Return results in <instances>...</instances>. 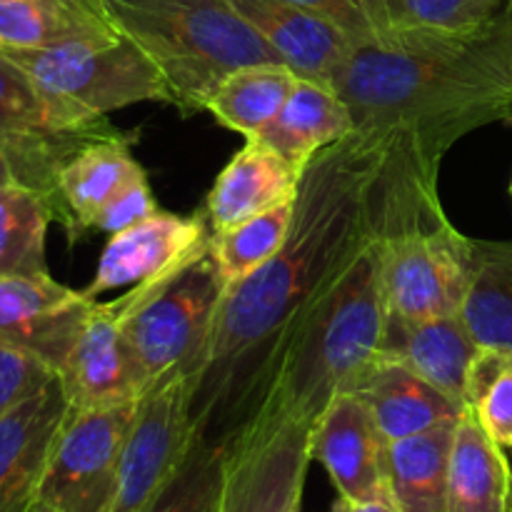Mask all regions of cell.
Masks as SVG:
<instances>
[{
    "mask_svg": "<svg viewBox=\"0 0 512 512\" xmlns=\"http://www.w3.org/2000/svg\"><path fill=\"white\" fill-rule=\"evenodd\" d=\"M140 400L68 410L40 478L38 503L53 512L105 510Z\"/></svg>",
    "mask_w": 512,
    "mask_h": 512,
    "instance_id": "cell-8",
    "label": "cell"
},
{
    "mask_svg": "<svg viewBox=\"0 0 512 512\" xmlns=\"http://www.w3.org/2000/svg\"><path fill=\"white\" fill-rule=\"evenodd\" d=\"M115 133H70L63 130L45 108L28 75L0 53V145L13 163L15 178L23 188L45 195L60 220L58 173L65 160L83 145Z\"/></svg>",
    "mask_w": 512,
    "mask_h": 512,
    "instance_id": "cell-10",
    "label": "cell"
},
{
    "mask_svg": "<svg viewBox=\"0 0 512 512\" xmlns=\"http://www.w3.org/2000/svg\"><path fill=\"white\" fill-rule=\"evenodd\" d=\"M223 293L225 285L208 248L188 268L145 280L113 300L150 385L173 373L198 378Z\"/></svg>",
    "mask_w": 512,
    "mask_h": 512,
    "instance_id": "cell-6",
    "label": "cell"
},
{
    "mask_svg": "<svg viewBox=\"0 0 512 512\" xmlns=\"http://www.w3.org/2000/svg\"><path fill=\"white\" fill-rule=\"evenodd\" d=\"M510 193H512V183H510Z\"/></svg>",
    "mask_w": 512,
    "mask_h": 512,
    "instance_id": "cell-39",
    "label": "cell"
},
{
    "mask_svg": "<svg viewBox=\"0 0 512 512\" xmlns=\"http://www.w3.org/2000/svg\"><path fill=\"white\" fill-rule=\"evenodd\" d=\"M120 35L158 68L170 105L205 110L235 68L280 60L228 0H100ZM283 63V60H280Z\"/></svg>",
    "mask_w": 512,
    "mask_h": 512,
    "instance_id": "cell-4",
    "label": "cell"
},
{
    "mask_svg": "<svg viewBox=\"0 0 512 512\" xmlns=\"http://www.w3.org/2000/svg\"><path fill=\"white\" fill-rule=\"evenodd\" d=\"M55 208L23 185L0 188V278L48 273L45 240Z\"/></svg>",
    "mask_w": 512,
    "mask_h": 512,
    "instance_id": "cell-27",
    "label": "cell"
},
{
    "mask_svg": "<svg viewBox=\"0 0 512 512\" xmlns=\"http://www.w3.org/2000/svg\"><path fill=\"white\" fill-rule=\"evenodd\" d=\"M465 405L478 418L485 433L512 450V353L480 348L473 358L465 388Z\"/></svg>",
    "mask_w": 512,
    "mask_h": 512,
    "instance_id": "cell-29",
    "label": "cell"
},
{
    "mask_svg": "<svg viewBox=\"0 0 512 512\" xmlns=\"http://www.w3.org/2000/svg\"><path fill=\"white\" fill-rule=\"evenodd\" d=\"M313 425L260 410L225 443L215 512H300Z\"/></svg>",
    "mask_w": 512,
    "mask_h": 512,
    "instance_id": "cell-7",
    "label": "cell"
},
{
    "mask_svg": "<svg viewBox=\"0 0 512 512\" xmlns=\"http://www.w3.org/2000/svg\"><path fill=\"white\" fill-rule=\"evenodd\" d=\"M93 303L50 273L0 278V340L38 355L58 375Z\"/></svg>",
    "mask_w": 512,
    "mask_h": 512,
    "instance_id": "cell-13",
    "label": "cell"
},
{
    "mask_svg": "<svg viewBox=\"0 0 512 512\" xmlns=\"http://www.w3.org/2000/svg\"><path fill=\"white\" fill-rule=\"evenodd\" d=\"M310 455L333 483L335 508L390 500L388 440L380 433L368 405L353 393H340L313 425Z\"/></svg>",
    "mask_w": 512,
    "mask_h": 512,
    "instance_id": "cell-11",
    "label": "cell"
},
{
    "mask_svg": "<svg viewBox=\"0 0 512 512\" xmlns=\"http://www.w3.org/2000/svg\"><path fill=\"white\" fill-rule=\"evenodd\" d=\"M225 445L195 440L183 468L150 512H215L223 485Z\"/></svg>",
    "mask_w": 512,
    "mask_h": 512,
    "instance_id": "cell-31",
    "label": "cell"
},
{
    "mask_svg": "<svg viewBox=\"0 0 512 512\" xmlns=\"http://www.w3.org/2000/svg\"><path fill=\"white\" fill-rule=\"evenodd\" d=\"M193 378L173 373L140 400L130 428L118 480L103 512H150L193 450Z\"/></svg>",
    "mask_w": 512,
    "mask_h": 512,
    "instance_id": "cell-9",
    "label": "cell"
},
{
    "mask_svg": "<svg viewBox=\"0 0 512 512\" xmlns=\"http://www.w3.org/2000/svg\"><path fill=\"white\" fill-rule=\"evenodd\" d=\"M68 410L55 375L0 420V512H23L38 500L40 478Z\"/></svg>",
    "mask_w": 512,
    "mask_h": 512,
    "instance_id": "cell-15",
    "label": "cell"
},
{
    "mask_svg": "<svg viewBox=\"0 0 512 512\" xmlns=\"http://www.w3.org/2000/svg\"><path fill=\"white\" fill-rule=\"evenodd\" d=\"M395 188L398 155L388 135L355 130L315 155L288 243L220 300L190 398L198 440L225 445L263 408L305 320L390 225Z\"/></svg>",
    "mask_w": 512,
    "mask_h": 512,
    "instance_id": "cell-1",
    "label": "cell"
},
{
    "mask_svg": "<svg viewBox=\"0 0 512 512\" xmlns=\"http://www.w3.org/2000/svg\"><path fill=\"white\" fill-rule=\"evenodd\" d=\"M70 408L135 403L153 385L140 368L113 300H95L80 338L58 370Z\"/></svg>",
    "mask_w": 512,
    "mask_h": 512,
    "instance_id": "cell-14",
    "label": "cell"
},
{
    "mask_svg": "<svg viewBox=\"0 0 512 512\" xmlns=\"http://www.w3.org/2000/svg\"><path fill=\"white\" fill-rule=\"evenodd\" d=\"M508 10H510V20H512V0L508 3Z\"/></svg>",
    "mask_w": 512,
    "mask_h": 512,
    "instance_id": "cell-38",
    "label": "cell"
},
{
    "mask_svg": "<svg viewBox=\"0 0 512 512\" xmlns=\"http://www.w3.org/2000/svg\"><path fill=\"white\" fill-rule=\"evenodd\" d=\"M155 213H158V205H155L153 190H150L148 178L140 175V178L130 180L115 198L108 200V205L95 218L93 228L100 230V233L115 235L120 230L133 228L140 220L150 218Z\"/></svg>",
    "mask_w": 512,
    "mask_h": 512,
    "instance_id": "cell-34",
    "label": "cell"
},
{
    "mask_svg": "<svg viewBox=\"0 0 512 512\" xmlns=\"http://www.w3.org/2000/svg\"><path fill=\"white\" fill-rule=\"evenodd\" d=\"M140 175L145 170L130 153V138L123 133L83 145L58 173L60 223L73 235L90 230L108 200Z\"/></svg>",
    "mask_w": 512,
    "mask_h": 512,
    "instance_id": "cell-20",
    "label": "cell"
},
{
    "mask_svg": "<svg viewBox=\"0 0 512 512\" xmlns=\"http://www.w3.org/2000/svg\"><path fill=\"white\" fill-rule=\"evenodd\" d=\"M23 512H53V510H50V508H45L43 503H38V500H35V503L30 505L28 510H23Z\"/></svg>",
    "mask_w": 512,
    "mask_h": 512,
    "instance_id": "cell-37",
    "label": "cell"
},
{
    "mask_svg": "<svg viewBox=\"0 0 512 512\" xmlns=\"http://www.w3.org/2000/svg\"><path fill=\"white\" fill-rule=\"evenodd\" d=\"M478 350L480 345L475 343L460 315L418 320V323L388 315L378 355L398 360L450 400L468 408L465 388Z\"/></svg>",
    "mask_w": 512,
    "mask_h": 512,
    "instance_id": "cell-19",
    "label": "cell"
},
{
    "mask_svg": "<svg viewBox=\"0 0 512 512\" xmlns=\"http://www.w3.org/2000/svg\"><path fill=\"white\" fill-rule=\"evenodd\" d=\"M10 185H18V178H15V170L8 153H5L3 145H0V188H10Z\"/></svg>",
    "mask_w": 512,
    "mask_h": 512,
    "instance_id": "cell-36",
    "label": "cell"
},
{
    "mask_svg": "<svg viewBox=\"0 0 512 512\" xmlns=\"http://www.w3.org/2000/svg\"><path fill=\"white\" fill-rule=\"evenodd\" d=\"M295 200L275 205L223 233H210V258L225 288L250 278L283 250L293 228Z\"/></svg>",
    "mask_w": 512,
    "mask_h": 512,
    "instance_id": "cell-28",
    "label": "cell"
},
{
    "mask_svg": "<svg viewBox=\"0 0 512 512\" xmlns=\"http://www.w3.org/2000/svg\"><path fill=\"white\" fill-rule=\"evenodd\" d=\"M333 512H400V510L395 508L393 500H373V503L345 505V508H338Z\"/></svg>",
    "mask_w": 512,
    "mask_h": 512,
    "instance_id": "cell-35",
    "label": "cell"
},
{
    "mask_svg": "<svg viewBox=\"0 0 512 512\" xmlns=\"http://www.w3.org/2000/svg\"><path fill=\"white\" fill-rule=\"evenodd\" d=\"M0 53L28 75L50 118L70 133H115L113 110L153 100L170 105L158 68L125 35Z\"/></svg>",
    "mask_w": 512,
    "mask_h": 512,
    "instance_id": "cell-5",
    "label": "cell"
},
{
    "mask_svg": "<svg viewBox=\"0 0 512 512\" xmlns=\"http://www.w3.org/2000/svg\"><path fill=\"white\" fill-rule=\"evenodd\" d=\"M453 428L388 443V493L400 512H448Z\"/></svg>",
    "mask_w": 512,
    "mask_h": 512,
    "instance_id": "cell-25",
    "label": "cell"
},
{
    "mask_svg": "<svg viewBox=\"0 0 512 512\" xmlns=\"http://www.w3.org/2000/svg\"><path fill=\"white\" fill-rule=\"evenodd\" d=\"M53 378L55 370L38 355L0 340V420Z\"/></svg>",
    "mask_w": 512,
    "mask_h": 512,
    "instance_id": "cell-32",
    "label": "cell"
},
{
    "mask_svg": "<svg viewBox=\"0 0 512 512\" xmlns=\"http://www.w3.org/2000/svg\"><path fill=\"white\" fill-rule=\"evenodd\" d=\"M345 393L358 395L368 405L388 443L435 428H453L468 410L403 363L383 355H378Z\"/></svg>",
    "mask_w": 512,
    "mask_h": 512,
    "instance_id": "cell-17",
    "label": "cell"
},
{
    "mask_svg": "<svg viewBox=\"0 0 512 512\" xmlns=\"http://www.w3.org/2000/svg\"><path fill=\"white\" fill-rule=\"evenodd\" d=\"M385 230L365 245L305 320L260 410H278L315 425L330 400L345 393L378 358L388 323Z\"/></svg>",
    "mask_w": 512,
    "mask_h": 512,
    "instance_id": "cell-3",
    "label": "cell"
},
{
    "mask_svg": "<svg viewBox=\"0 0 512 512\" xmlns=\"http://www.w3.org/2000/svg\"><path fill=\"white\" fill-rule=\"evenodd\" d=\"M353 133L355 120L338 90L318 80L300 78L278 118L263 135H258V140L290 160L298 170H305L315 155Z\"/></svg>",
    "mask_w": 512,
    "mask_h": 512,
    "instance_id": "cell-21",
    "label": "cell"
},
{
    "mask_svg": "<svg viewBox=\"0 0 512 512\" xmlns=\"http://www.w3.org/2000/svg\"><path fill=\"white\" fill-rule=\"evenodd\" d=\"M303 173L305 170L295 168L263 140H245L243 148L220 170L205 200L210 233H223L275 205L295 200Z\"/></svg>",
    "mask_w": 512,
    "mask_h": 512,
    "instance_id": "cell-18",
    "label": "cell"
},
{
    "mask_svg": "<svg viewBox=\"0 0 512 512\" xmlns=\"http://www.w3.org/2000/svg\"><path fill=\"white\" fill-rule=\"evenodd\" d=\"M298 80L300 75L280 60L243 65L220 80L205 110L245 140L258 138L278 118Z\"/></svg>",
    "mask_w": 512,
    "mask_h": 512,
    "instance_id": "cell-24",
    "label": "cell"
},
{
    "mask_svg": "<svg viewBox=\"0 0 512 512\" xmlns=\"http://www.w3.org/2000/svg\"><path fill=\"white\" fill-rule=\"evenodd\" d=\"M115 35L100 0H0V50Z\"/></svg>",
    "mask_w": 512,
    "mask_h": 512,
    "instance_id": "cell-23",
    "label": "cell"
},
{
    "mask_svg": "<svg viewBox=\"0 0 512 512\" xmlns=\"http://www.w3.org/2000/svg\"><path fill=\"white\" fill-rule=\"evenodd\" d=\"M390 28L470 33L493 23L510 0H383Z\"/></svg>",
    "mask_w": 512,
    "mask_h": 512,
    "instance_id": "cell-30",
    "label": "cell"
},
{
    "mask_svg": "<svg viewBox=\"0 0 512 512\" xmlns=\"http://www.w3.org/2000/svg\"><path fill=\"white\" fill-rule=\"evenodd\" d=\"M320 18L330 20L350 35L355 43L375 40L390 28L383 0H288Z\"/></svg>",
    "mask_w": 512,
    "mask_h": 512,
    "instance_id": "cell-33",
    "label": "cell"
},
{
    "mask_svg": "<svg viewBox=\"0 0 512 512\" xmlns=\"http://www.w3.org/2000/svg\"><path fill=\"white\" fill-rule=\"evenodd\" d=\"M460 318L480 348L512 353V240H473V278Z\"/></svg>",
    "mask_w": 512,
    "mask_h": 512,
    "instance_id": "cell-26",
    "label": "cell"
},
{
    "mask_svg": "<svg viewBox=\"0 0 512 512\" xmlns=\"http://www.w3.org/2000/svg\"><path fill=\"white\" fill-rule=\"evenodd\" d=\"M448 512H512V465L470 410L455 425Z\"/></svg>",
    "mask_w": 512,
    "mask_h": 512,
    "instance_id": "cell-22",
    "label": "cell"
},
{
    "mask_svg": "<svg viewBox=\"0 0 512 512\" xmlns=\"http://www.w3.org/2000/svg\"><path fill=\"white\" fill-rule=\"evenodd\" d=\"M333 88L358 133L388 135L440 173L460 138L485 125H512L510 10L470 33L388 28L353 45Z\"/></svg>",
    "mask_w": 512,
    "mask_h": 512,
    "instance_id": "cell-2",
    "label": "cell"
},
{
    "mask_svg": "<svg viewBox=\"0 0 512 512\" xmlns=\"http://www.w3.org/2000/svg\"><path fill=\"white\" fill-rule=\"evenodd\" d=\"M208 248V215H175L158 210L133 228L110 235L93 280L83 293L98 300V295L123 285L165 278L203 258Z\"/></svg>",
    "mask_w": 512,
    "mask_h": 512,
    "instance_id": "cell-12",
    "label": "cell"
},
{
    "mask_svg": "<svg viewBox=\"0 0 512 512\" xmlns=\"http://www.w3.org/2000/svg\"><path fill=\"white\" fill-rule=\"evenodd\" d=\"M235 13L300 78L333 85L355 40L330 20L288 0H228Z\"/></svg>",
    "mask_w": 512,
    "mask_h": 512,
    "instance_id": "cell-16",
    "label": "cell"
}]
</instances>
